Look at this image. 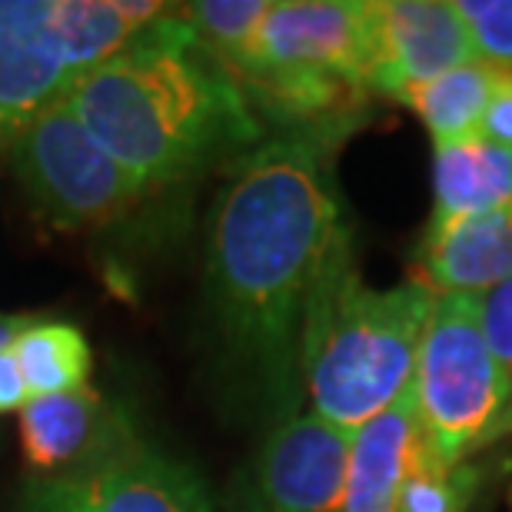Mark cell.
I'll use <instances>...</instances> for the list:
<instances>
[{"label": "cell", "mask_w": 512, "mask_h": 512, "mask_svg": "<svg viewBox=\"0 0 512 512\" xmlns=\"http://www.w3.org/2000/svg\"><path fill=\"white\" fill-rule=\"evenodd\" d=\"M346 230L326 143L306 130L247 153L213 210L207 286L220 343L280 423L296 416L306 303Z\"/></svg>", "instance_id": "1"}, {"label": "cell", "mask_w": 512, "mask_h": 512, "mask_svg": "<svg viewBox=\"0 0 512 512\" xmlns=\"http://www.w3.org/2000/svg\"><path fill=\"white\" fill-rule=\"evenodd\" d=\"M67 104L147 190L190 177L223 147L260 137L237 80L177 14L153 20L127 50L77 80Z\"/></svg>", "instance_id": "2"}, {"label": "cell", "mask_w": 512, "mask_h": 512, "mask_svg": "<svg viewBox=\"0 0 512 512\" xmlns=\"http://www.w3.org/2000/svg\"><path fill=\"white\" fill-rule=\"evenodd\" d=\"M419 280L370 286L346 230L313 283L300 333V376L310 413L356 433L409 393L419 336L433 310Z\"/></svg>", "instance_id": "3"}, {"label": "cell", "mask_w": 512, "mask_h": 512, "mask_svg": "<svg viewBox=\"0 0 512 512\" xmlns=\"http://www.w3.org/2000/svg\"><path fill=\"white\" fill-rule=\"evenodd\" d=\"M409 393L426 449L446 469L512 429V376L489 350L476 293L433 296Z\"/></svg>", "instance_id": "4"}, {"label": "cell", "mask_w": 512, "mask_h": 512, "mask_svg": "<svg viewBox=\"0 0 512 512\" xmlns=\"http://www.w3.org/2000/svg\"><path fill=\"white\" fill-rule=\"evenodd\" d=\"M10 160L34 210L57 230L107 227L147 193L94 140L67 97L40 110L17 133L10 143Z\"/></svg>", "instance_id": "5"}, {"label": "cell", "mask_w": 512, "mask_h": 512, "mask_svg": "<svg viewBox=\"0 0 512 512\" xmlns=\"http://www.w3.org/2000/svg\"><path fill=\"white\" fill-rule=\"evenodd\" d=\"M24 512H217L187 463L133 439L64 476L27 486Z\"/></svg>", "instance_id": "6"}, {"label": "cell", "mask_w": 512, "mask_h": 512, "mask_svg": "<svg viewBox=\"0 0 512 512\" xmlns=\"http://www.w3.org/2000/svg\"><path fill=\"white\" fill-rule=\"evenodd\" d=\"M296 70L373 90L370 0H273L243 70Z\"/></svg>", "instance_id": "7"}, {"label": "cell", "mask_w": 512, "mask_h": 512, "mask_svg": "<svg viewBox=\"0 0 512 512\" xmlns=\"http://www.w3.org/2000/svg\"><path fill=\"white\" fill-rule=\"evenodd\" d=\"M353 433L316 413L276 423L256 453L233 512H343Z\"/></svg>", "instance_id": "8"}, {"label": "cell", "mask_w": 512, "mask_h": 512, "mask_svg": "<svg viewBox=\"0 0 512 512\" xmlns=\"http://www.w3.org/2000/svg\"><path fill=\"white\" fill-rule=\"evenodd\" d=\"M373 90L399 97L476 60L456 0H370Z\"/></svg>", "instance_id": "9"}, {"label": "cell", "mask_w": 512, "mask_h": 512, "mask_svg": "<svg viewBox=\"0 0 512 512\" xmlns=\"http://www.w3.org/2000/svg\"><path fill=\"white\" fill-rule=\"evenodd\" d=\"M74 77L54 27V0H0V143L70 94Z\"/></svg>", "instance_id": "10"}, {"label": "cell", "mask_w": 512, "mask_h": 512, "mask_svg": "<svg viewBox=\"0 0 512 512\" xmlns=\"http://www.w3.org/2000/svg\"><path fill=\"white\" fill-rule=\"evenodd\" d=\"M17 416L20 449L40 479L84 469L137 439L130 419L94 386L30 396Z\"/></svg>", "instance_id": "11"}, {"label": "cell", "mask_w": 512, "mask_h": 512, "mask_svg": "<svg viewBox=\"0 0 512 512\" xmlns=\"http://www.w3.org/2000/svg\"><path fill=\"white\" fill-rule=\"evenodd\" d=\"M419 283L433 293H486L512 276V203L449 230L423 233Z\"/></svg>", "instance_id": "12"}, {"label": "cell", "mask_w": 512, "mask_h": 512, "mask_svg": "<svg viewBox=\"0 0 512 512\" xmlns=\"http://www.w3.org/2000/svg\"><path fill=\"white\" fill-rule=\"evenodd\" d=\"M423 446L413 393L353 433L343 512H396L409 466Z\"/></svg>", "instance_id": "13"}, {"label": "cell", "mask_w": 512, "mask_h": 512, "mask_svg": "<svg viewBox=\"0 0 512 512\" xmlns=\"http://www.w3.org/2000/svg\"><path fill=\"white\" fill-rule=\"evenodd\" d=\"M436 207L426 233L449 230L512 203V150L483 137H466L436 147L433 163Z\"/></svg>", "instance_id": "14"}, {"label": "cell", "mask_w": 512, "mask_h": 512, "mask_svg": "<svg viewBox=\"0 0 512 512\" xmlns=\"http://www.w3.org/2000/svg\"><path fill=\"white\" fill-rule=\"evenodd\" d=\"M167 10L173 7L157 0H54V27L74 84L127 50Z\"/></svg>", "instance_id": "15"}, {"label": "cell", "mask_w": 512, "mask_h": 512, "mask_svg": "<svg viewBox=\"0 0 512 512\" xmlns=\"http://www.w3.org/2000/svg\"><path fill=\"white\" fill-rule=\"evenodd\" d=\"M496 70H499L496 64L476 57L463 67L449 70L443 77L429 80V84L406 90L396 100H403L423 120V127L433 137V147H443V143H456L483 133Z\"/></svg>", "instance_id": "16"}, {"label": "cell", "mask_w": 512, "mask_h": 512, "mask_svg": "<svg viewBox=\"0 0 512 512\" xmlns=\"http://www.w3.org/2000/svg\"><path fill=\"white\" fill-rule=\"evenodd\" d=\"M30 396L84 389L94 370V353L80 326L67 320H34L10 343Z\"/></svg>", "instance_id": "17"}, {"label": "cell", "mask_w": 512, "mask_h": 512, "mask_svg": "<svg viewBox=\"0 0 512 512\" xmlns=\"http://www.w3.org/2000/svg\"><path fill=\"white\" fill-rule=\"evenodd\" d=\"M270 7L273 0H200L177 7V17L223 70H233L250 57Z\"/></svg>", "instance_id": "18"}, {"label": "cell", "mask_w": 512, "mask_h": 512, "mask_svg": "<svg viewBox=\"0 0 512 512\" xmlns=\"http://www.w3.org/2000/svg\"><path fill=\"white\" fill-rule=\"evenodd\" d=\"M473 486H476L473 469L439 466L423 439L413 466H409L403 493H399L396 512H463L469 496H473Z\"/></svg>", "instance_id": "19"}, {"label": "cell", "mask_w": 512, "mask_h": 512, "mask_svg": "<svg viewBox=\"0 0 512 512\" xmlns=\"http://www.w3.org/2000/svg\"><path fill=\"white\" fill-rule=\"evenodd\" d=\"M476 54L496 67H512V0H456Z\"/></svg>", "instance_id": "20"}, {"label": "cell", "mask_w": 512, "mask_h": 512, "mask_svg": "<svg viewBox=\"0 0 512 512\" xmlns=\"http://www.w3.org/2000/svg\"><path fill=\"white\" fill-rule=\"evenodd\" d=\"M479 323L499 366L512 376V276L486 293H476Z\"/></svg>", "instance_id": "21"}, {"label": "cell", "mask_w": 512, "mask_h": 512, "mask_svg": "<svg viewBox=\"0 0 512 512\" xmlns=\"http://www.w3.org/2000/svg\"><path fill=\"white\" fill-rule=\"evenodd\" d=\"M483 137L512 150V67L496 70L493 97H489L486 120H483Z\"/></svg>", "instance_id": "22"}, {"label": "cell", "mask_w": 512, "mask_h": 512, "mask_svg": "<svg viewBox=\"0 0 512 512\" xmlns=\"http://www.w3.org/2000/svg\"><path fill=\"white\" fill-rule=\"evenodd\" d=\"M30 403V389L24 380L14 350H0V416L4 413H20Z\"/></svg>", "instance_id": "23"}, {"label": "cell", "mask_w": 512, "mask_h": 512, "mask_svg": "<svg viewBox=\"0 0 512 512\" xmlns=\"http://www.w3.org/2000/svg\"><path fill=\"white\" fill-rule=\"evenodd\" d=\"M34 320H37L34 313H0V350H7Z\"/></svg>", "instance_id": "24"}]
</instances>
